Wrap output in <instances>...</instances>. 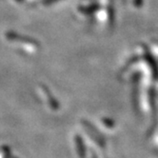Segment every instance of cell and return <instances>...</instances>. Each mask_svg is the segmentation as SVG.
Returning a JSON list of instances; mask_svg holds the SVG:
<instances>
[{
    "label": "cell",
    "mask_w": 158,
    "mask_h": 158,
    "mask_svg": "<svg viewBox=\"0 0 158 158\" xmlns=\"http://www.w3.org/2000/svg\"><path fill=\"white\" fill-rule=\"evenodd\" d=\"M54 1H56V0H44V2L46 3V4H48V3H52V2H54Z\"/></svg>",
    "instance_id": "obj_1"
}]
</instances>
